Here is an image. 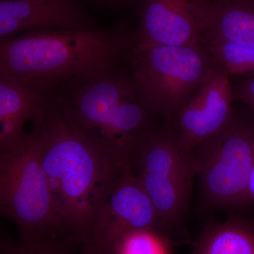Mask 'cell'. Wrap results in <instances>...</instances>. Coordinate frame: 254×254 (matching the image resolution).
Instances as JSON below:
<instances>
[{
  "label": "cell",
  "mask_w": 254,
  "mask_h": 254,
  "mask_svg": "<svg viewBox=\"0 0 254 254\" xmlns=\"http://www.w3.org/2000/svg\"><path fill=\"white\" fill-rule=\"evenodd\" d=\"M52 91L33 120V130L63 235L86 247L105 200L133 161L82 136L63 116Z\"/></svg>",
  "instance_id": "1"
},
{
  "label": "cell",
  "mask_w": 254,
  "mask_h": 254,
  "mask_svg": "<svg viewBox=\"0 0 254 254\" xmlns=\"http://www.w3.org/2000/svg\"><path fill=\"white\" fill-rule=\"evenodd\" d=\"M122 26L109 29H44L0 39V73L39 81L88 80L116 71L132 39Z\"/></svg>",
  "instance_id": "2"
},
{
  "label": "cell",
  "mask_w": 254,
  "mask_h": 254,
  "mask_svg": "<svg viewBox=\"0 0 254 254\" xmlns=\"http://www.w3.org/2000/svg\"><path fill=\"white\" fill-rule=\"evenodd\" d=\"M68 82L66 95H56L68 124L100 149L133 162L157 128L130 76L115 71Z\"/></svg>",
  "instance_id": "3"
},
{
  "label": "cell",
  "mask_w": 254,
  "mask_h": 254,
  "mask_svg": "<svg viewBox=\"0 0 254 254\" xmlns=\"http://www.w3.org/2000/svg\"><path fill=\"white\" fill-rule=\"evenodd\" d=\"M0 211L17 225L23 245L63 234L33 129L16 148L0 152Z\"/></svg>",
  "instance_id": "4"
},
{
  "label": "cell",
  "mask_w": 254,
  "mask_h": 254,
  "mask_svg": "<svg viewBox=\"0 0 254 254\" xmlns=\"http://www.w3.org/2000/svg\"><path fill=\"white\" fill-rule=\"evenodd\" d=\"M127 61L130 77L150 111L175 127L213 64L201 46L132 45Z\"/></svg>",
  "instance_id": "5"
},
{
  "label": "cell",
  "mask_w": 254,
  "mask_h": 254,
  "mask_svg": "<svg viewBox=\"0 0 254 254\" xmlns=\"http://www.w3.org/2000/svg\"><path fill=\"white\" fill-rule=\"evenodd\" d=\"M176 130L168 123L157 128L142 145L133 163L137 178L158 214L159 232L165 233L182 227L196 175L194 161L180 149Z\"/></svg>",
  "instance_id": "6"
},
{
  "label": "cell",
  "mask_w": 254,
  "mask_h": 254,
  "mask_svg": "<svg viewBox=\"0 0 254 254\" xmlns=\"http://www.w3.org/2000/svg\"><path fill=\"white\" fill-rule=\"evenodd\" d=\"M203 198L217 206L247 203L246 192L254 162V125L234 115L220 131L193 152Z\"/></svg>",
  "instance_id": "7"
},
{
  "label": "cell",
  "mask_w": 254,
  "mask_h": 254,
  "mask_svg": "<svg viewBox=\"0 0 254 254\" xmlns=\"http://www.w3.org/2000/svg\"><path fill=\"white\" fill-rule=\"evenodd\" d=\"M212 10L213 0H141L132 45L203 46Z\"/></svg>",
  "instance_id": "8"
},
{
  "label": "cell",
  "mask_w": 254,
  "mask_h": 254,
  "mask_svg": "<svg viewBox=\"0 0 254 254\" xmlns=\"http://www.w3.org/2000/svg\"><path fill=\"white\" fill-rule=\"evenodd\" d=\"M136 231L159 234L158 217L130 163L98 213L86 250L111 254L124 237Z\"/></svg>",
  "instance_id": "9"
},
{
  "label": "cell",
  "mask_w": 254,
  "mask_h": 254,
  "mask_svg": "<svg viewBox=\"0 0 254 254\" xmlns=\"http://www.w3.org/2000/svg\"><path fill=\"white\" fill-rule=\"evenodd\" d=\"M233 98L230 75L213 64L175 124L179 145L185 156L193 160L197 147L231 120L235 115Z\"/></svg>",
  "instance_id": "10"
},
{
  "label": "cell",
  "mask_w": 254,
  "mask_h": 254,
  "mask_svg": "<svg viewBox=\"0 0 254 254\" xmlns=\"http://www.w3.org/2000/svg\"><path fill=\"white\" fill-rule=\"evenodd\" d=\"M44 29L95 28L79 0H1L0 39Z\"/></svg>",
  "instance_id": "11"
},
{
  "label": "cell",
  "mask_w": 254,
  "mask_h": 254,
  "mask_svg": "<svg viewBox=\"0 0 254 254\" xmlns=\"http://www.w3.org/2000/svg\"><path fill=\"white\" fill-rule=\"evenodd\" d=\"M54 87L0 73V152L16 148L26 136L23 127L41 111Z\"/></svg>",
  "instance_id": "12"
},
{
  "label": "cell",
  "mask_w": 254,
  "mask_h": 254,
  "mask_svg": "<svg viewBox=\"0 0 254 254\" xmlns=\"http://www.w3.org/2000/svg\"><path fill=\"white\" fill-rule=\"evenodd\" d=\"M209 40L254 46V3L249 0H213L211 22L205 43Z\"/></svg>",
  "instance_id": "13"
},
{
  "label": "cell",
  "mask_w": 254,
  "mask_h": 254,
  "mask_svg": "<svg viewBox=\"0 0 254 254\" xmlns=\"http://www.w3.org/2000/svg\"><path fill=\"white\" fill-rule=\"evenodd\" d=\"M190 254H254V223L232 218L205 227Z\"/></svg>",
  "instance_id": "14"
},
{
  "label": "cell",
  "mask_w": 254,
  "mask_h": 254,
  "mask_svg": "<svg viewBox=\"0 0 254 254\" xmlns=\"http://www.w3.org/2000/svg\"><path fill=\"white\" fill-rule=\"evenodd\" d=\"M212 62L229 75H253L254 46L235 42L209 40L203 45Z\"/></svg>",
  "instance_id": "15"
},
{
  "label": "cell",
  "mask_w": 254,
  "mask_h": 254,
  "mask_svg": "<svg viewBox=\"0 0 254 254\" xmlns=\"http://www.w3.org/2000/svg\"><path fill=\"white\" fill-rule=\"evenodd\" d=\"M111 254H168L161 236L153 231L131 232L123 237Z\"/></svg>",
  "instance_id": "16"
},
{
  "label": "cell",
  "mask_w": 254,
  "mask_h": 254,
  "mask_svg": "<svg viewBox=\"0 0 254 254\" xmlns=\"http://www.w3.org/2000/svg\"><path fill=\"white\" fill-rule=\"evenodd\" d=\"M2 254H68L66 246L58 239L35 245H6Z\"/></svg>",
  "instance_id": "17"
},
{
  "label": "cell",
  "mask_w": 254,
  "mask_h": 254,
  "mask_svg": "<svg viewBox=\"0 0 254 254\" xmlns=\"http://www.w3.org/2000/svg\"><path fill=\"white\" fill-rule=\"evenodd\" d=\"M234 97L242 100L254 110V76L241 81L233 88Z\"/></svg>",
  "instance_id": "18"
},
{
  "label": "cell",
  "mask_w": 254,
  "mask_h": 254,
  "mask_svg": "<svg viewBox=\"0 0 254 254\" xmlns=\"http://www.w3.org/2000/svg\"><path fill=\"white\" fill-rule=\"evenodd\" d=\"M246 200L247 203L254 200V162L247 184V192H246Z\"/></svg>",
  "instance_id": "19"
},
{
  "label": "cell",
  "mask_w": 254,
  "mask_h": 254,
  "mask_svg": "<svg viewBox=\"0 0 254 254\" xmlns=\"http://www.w3.org/2000/svg\"><path fill=\"white\" fill-rule=\"evenodd\" d=\"M98 1L105 4L113 5V6H121V5L128 4L135 0H98Z\"/></svg>",
  "instance_id": "20"
},
{
  "label": "cell",
  "mask_w": 254,
  "mask_h": 254,
  "mask_svg": "<svg viewBox=\"0 0 254 254\" xmlns=\"http://www.w3.org/2000/svg\"><path fill=\"white\" fill-rule=\"evenodd\" d=\"M86 254H102L100 253H98V252H93V251L91 250H86Z\"/></svg>",
  "instance_id": "21"
},
{
  "label": "cell",
  "mask_w": 254,
  "mask_h": 254,
  "mask_svg": "<svg viewBox=\"0 0 254 254\" xmlns=\"http://www.w3.org/2000/svg\"><path fill=\"white\" fill-rule=\"evenodd\" d=\"M249 1H250L251 2L254 3V0H249Z\"/></svg>",
  "instance_id": "22"
}]
</instances>
